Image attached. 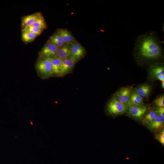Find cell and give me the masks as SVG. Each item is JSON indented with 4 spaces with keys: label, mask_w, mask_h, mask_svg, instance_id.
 Returning a JSON list of instances; mask_svg holds the SVG:
<instances>
[{
    "label": "cell",
    "mask_w": 164,
    "mask_h": 164,
    "mask_svg": "<svg viewBox=\"0 0 164 164\" xmlns=\"http://www.w3.org/2000/svg\"><path fill=\"white\" fill-rule=\"evenodd\" d=\"M162 48L156 33L150 31L136 38L134 50L140 59L155 60L162 57Z\"/></svg>",
    "instance_id": "1"
},
{
    "label": "cell",
    "mask_w": 164,
    "mask_h": 164,
    "mask_svg": "<svg viewBox=\"0 0 164 164\" xmlns=\"http://www.w3.org/2000/svg\"><path fill=\"white\" fill-rule=\"evenodd\" d=\"M35 67L38 76L41 79H47L53 77L52 64L50 59L39 56Z\"/></svg>",
    "instance_id": "2"
},
{
    "label": "cell",
    "mask_w": 164,
    "mask_h": 164,
    "mask_svg": "<svg viewBox=\"0 0 164 164\" xmlns=\"http://www.w3.org/2000/svg\"><path fill=\"white\" fill-rule=\"evenodd\" d=\"M87 53L85 48L77 41L70 44L68 58L76 63L83 59Z\"/></svg>",
    "instance_id": "3"
},
{
    "label": "cell",
    "mask_w": 164,
    "mask_h": 164,
    "mask_svg": "<svg viewBox=\"0 0 164 164\" xmlns=\"http://www.w3.org/2000/svg\"><path fill=\"white\" fill-rule=\"evenodd\" d=\"M128 107L120 101L114 95L108 102L106 109L110 114L117 115L125 113L128 110Z\"/></svg>",
    "instance_id": "4"
},
{
    "label": "cell",
    "mask_w": 164,
    "mask_h": 164,
    "mask_svg": "<svg viewBox=\"0 0 164 164\" xmlns=\"http://www.w3.org/2000/svg\"><path fill=\"white\" fill-rule=\"evenodd\" d=\"M58 48L47 40L42 49L39 51V56L49 59L56 57Z\"/></svg>",
    "instance_id": "5"
},
{
    "label": "cell",
    "mask_w": 164,
    "mask_h": 164,
    "mask_svg": "<svg viewBox=\"0 0 164 164\" xmlns=\"http://www.w3.org/2000/svg\"><path fill=\"white\" fill-rule=\"evenodd\" d=\"M150 77L153 80L164 81V67L162 63H158L150 66L149 68Z\"/></svg>",
    "instance_id": "6"
},
{
    "label": "cell",
    "mask_w": 164,
    "mask_h": 164,
    "mask_svg": "<svg viewBox=\"0 0 164 164\" xmlns=\"http://www.w3.org/2000/svg\"><path fill=\"white\" fill-rule=\"evenodd\" d=\"M133 88L132 87H123L119 89L114 95L120 101L128 105L130 97Z\"/></svg>",
    "instance_id": "7"
},
{
    "label": "cell",
    "mask_w": 164,
    "mask_h": 164,
    "mask_svg": "<svg viewBox=\"0 0 164 164\" xmlns=\"http://www.w3.org/2000/svg\"><path fill=\"white\" fill-rule=\"evenodd\" d=\"M76 63L69 58L62 60L60 67V77L72 73Z\"/></svg>",
    "instance_id": "8"
},
{
    "label": "cell",
    "mask_w": 164,
    "mask_h": 164,
    "mask_svg": "<svg viewBox=\"0 0 164 164\" xmlns=\"http://www.w3.org/2000/svg\"><path fill=\"white\" fill-rule=\"evenodd\" d=\"M43 15L39 12L23 16L21 19L22 29L32 26V24Z\"/></svg>",
    "instance_id": "9"
},
{
    "label": "cell",
    "mask_w": 164,
    "mask_h": 164,
    "mask_svg": "<svg viewBox=\"0 0 164 164\" xmlns=\"http://www.w3.org/2000/svg\"><path fill=\"white\" fill-rule=\"evenodd\" d=\"M56 32L62 39L65 44L70 43L77 41L71 32L65 28H59Z\"/></svg>",
    "instance_id": "10"
},
{
    "label": "cell",
    "mask_w": 164,
    "mask_h": 164,
    "mask_svg": "<svg viewBox=\"0 0 164 164\" xmlns=\"http://www.w3.org/2000/svg\"><path fill=\"white\" fill-rule=\"evenodd\" d=\"M129 114L132 117L135 118H140L145 113L146 107L143 105L141 106L130 105L128 106Z\"/></svg>",
    "instance_id": "11"
},
{
    "label": "cell",
    "mask_w": 164,
    "mask_h": 164,
    "mask_svg": "<svg viewBox=\"0 0 164 164\" xmlns=\"http://www.w3.org/2000/svg\"><path fill=\"white\" fill-rule=\"evenodd\" d=\"M143 98L133 90L130 97L128 106L130 105L141 106L143 105Z\"/></svg>",
    "instance_id": "12"
},
{
    "label": "cell",
    "mask_w": 164,
    "mask_h": 164,
    "mask_svg": "<svg viewBox=\"0 0 164 164\" xmlns=\"http://www.w3.org/2000/svg\"><path fill=\"white\" fill-rule=\"evenodd\" d=\"M134 90L142 98L147 97L151 91V87L148 84H145L139 86Z\"/></svg>",
    "instance_id": "13"
},
{
    "label": "cell",
    "mask_w": 164,
    "mask_h": 164,
    "mask_svg": "<svg viewBox=\"0 0 164 164\" xmlns=\"http://www.w3.org/2000/svg\"><path fill=\"white\" fill-rule=\"evenodd\" d=\"M50 59L52 64L53 77H60V67L62 60L57 57Z\"/></svg>",
    "instance_id": "14"
},
{
    "label": "cell",
    "mask_w": 164,
    "mask_h": 164,
    "mask_svg": "<svg viewBox=\"0 0 164 164\" xmlns=\"http://www.w3.org/2000/svg\"><path fill=\"white\" fill-rule=\"evenodd\" d=\"M164 117L158 114L149 124V128L151 130H157L163 126Z\"/></svg>",
    "instance_id": "15"
},
{
    "label": "cell",
    "mask_w": 164,
    "mask_h": 164,
    "mask_svg": "<svg viewBox=\"0 0 164 164\" xmlns=\"http://www.w3.org/2000/svg\"><path fill=\"white\" fill-rule=\"evenodd\" d=\"M70 43L65 44L61 47L59 48L56 57L62 60L68 58Z\"/></svg>",
    "instance_id": "16"
},
{
    "label": "cell",
    "mask_w": 164,
    "mask_h": 164,
    "mask_svg": "<svg viewBox=\"0 0 164 164\" xmlns=\"http://www.w3.org/2000/svg\"><path fill=\"white\" fill-rule=\"evenodd\" d=\"M54 44L58 48H59L65 43L61 38L55 32L48 40Z\"/></svg>",
    "instance_id": "17"
},
{
    "label": "cell",
    "mask_w": 164,
    "mask_h": 164,
    "mask_svg": "<svg viewBox=\"0 0 164 164\" xmlns=\"http://www.w3.org/2000/svg\"><path fill=\"white\" fill-rule=\"evenodd\" d=\"M32 26L43 31L47 28V25L43 15L38 19Z\"/></svg>",
    "instance_id": "18"
},
{
    "label": "cell",
    "mask_w": 164,
    "mask_h": 164,
    "mask_svg": "<svg viewBox=\"0 0 164 164\" xmlns=\"http://www.w3.org/2000/svg\"><path fill=\"white\" fill-rule=\"evenodd\" d=\"M22 38L25 43L32 42L37 36L36 35L27 32H22Z\"/></svg>",
    "instance_id": "19"
},
{
    "label": "cell",
    "mask_w": 164,
    "mask_h": 164,
    "mask_svg": "<svg viewBox=\"0 0 164 164\" xmlns=\"http://www.w3.org/2000/svg\"><path fill=\"white\" fill-rule=\"evenodd\" d=\"M156 113L153 110L150 111L145 115L142 121L144 123L149 124L156 117Z\"/></svg>",
    "instance_id": "20"
},
{
    "label": "cell",
    "mask_w": 164,
    "mask_h": 164,
    "mask_svg": "<svg viewBox=\"0 0 164 164\" xmlns=\"http://www.w3.org/2000/svg\"><path fill=\"white\" fill-rule=\"evenodd\" d=\"M22 32H29L38 36L41 34L43 31L32 26L22 29Z\"/></svg>",
    "instance_id": "21"
},
{
    "label": "cell",
    "mask_w": 164,
    "mask_h": 164,
    "mask_svg": "<svg viewBox=\"0 0 164 164\" xmlns=\"http://www.w3.org/2000/svg\"><path fill=\"white\" fill-rule=\"evenodd\" d=\"M155 104L158 107H164V96L163 95L158 97L154 101Z\"/></svg>",
    "instance_id": "22"
},
{
    "label": "cell",
    "mask_w": 164,
    "mask_h": 164,
    "mask_svg": "<svg viewBox=\"0 0 164 164\" xmlns=\"http://www.w3.org/2000/svg\"><path fill=\"white\" fill-rule=\"evenodd\" d=\"M163 145L164 144V130L163 129L157 135L156 138Z\"/></svg>",
    "instance_id": "23"
},
{
    "label": "cell",
    "mask_w": 164,
    "mask_h": 164,
    "mask_svg": "<svg viewBox=\"0 0 164 164\" xmlns=\"http://www.w3.org/2000/svg\"><path fill=\"white\" fill-rule=\"evenodd\" d=\"M155 111L156 113H158L159 115L164 117V107H158Z\"/></svg>",
    "instance_id": "24"
},
{
    "label": "cell",
    "mask_w": 164,
    "mask_h": 164,
    "mask_svg": "<svg viewBox=\"0 0 164 164\" xmlns=\"http://www.w3.org/2000/svg\"><path fill=\"white\" fill-rule=\"evenodd\" d=\"M162 88L164 89V81L162 82Z\"/></svg>",
    "instance_id": "25"
}]
</instances>
